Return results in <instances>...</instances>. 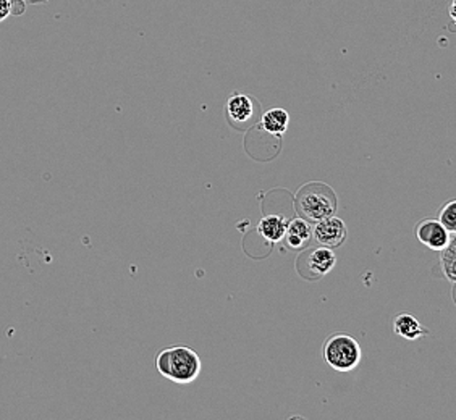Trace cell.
<instances>
[{
  "mask_svg": "<svg viewBox=\"0 0 456 420\" xmlns=\"http://www.w3.org/2000/svg\"><path fill=\"white\" fill-rule=\"evenodd\" d=\"M156 368L170 382L188 385L201 374V358L186 346L166 348L156 356Z\"/></svg>",
  "mask_w": 456,
  "mask_h": 420,
  "instance_id": "6da1fadb",
  "label": "cell"
},
{
  "mask_svg": "<svg viewBox=\"0 0 456 420\" xmlns=\"http://www.w3.org/2000/svg\"><path fill=\"white\" fill-rule=\"evenodd\" d=\"M297 209L306 222H319L334 215L337 210V196L330 186L309 183L297 194Z\"/></svg>",
  "mask_w": 456,
  "mask_h": 420,
  "instance_id": "7a4b0ae2",
  "label": "cell"
},
{
  "mask_svg": "<svg viewBox=\"0 0 456 420\" xmlns=\"http://www.w3.org/2000/svg\"><path fill=\"white\" fill-rule=\"evenodd\" d=\"M322 358L337 372H351L360 366L362 350L360 343L346 333H334L324 343Z\"/></svg>",
  "mask_w": 456,
  "mask_h": 420,
  "instance_id": "3957f363",
  "label": "cell"
},
{
  "mask_svg": "<svg viewBox=\"0 0 456 420\" xmlns=\"http://www.w3.org/2000/svg\"><path fill=\"white\" fill-rule=\"evenodd\" d=\"M337 257L330 247L321 246L298 261V271L307 279H321L334 271Z\"/></svg>",
  "mask_w": 456,
  "mask_h": 420,
  "instance_id": "277c9868",
  "label": "cell"
},
{
  "mask_svg": "<svg viewBox=\"0 0 456 420\" xmlns=\"http://www.w3.org/2000/svg\"><path fill=\"white\" fill-rule=\"evenodd\" d=\"M313 238L319 245L334 249L345 243L346 225L342 219L334 217V215L325 217V219L316 222V227L313 228Z\"/></svg>",
  "mask_w": 456,
  "mask_h": 420,
  "instance_id": "5b68a950",
  "label": "cell"
},
{
  "mask_svg": "<svg viewBox=\"0 0 456 420\" xmlns=\"http://www.w3.org/2000/svg\"><path fill=\"white\" fill-rule=\"evenodd\" d=\"M414 235L421 245L429 247L432 251L444 249L452 238V233H448L437 219L421 220L414 228Z\"/></svg>",
  "mask_w": 456,
  "mask_h": 420,
  "instance_id": "8992f818",
  "label": "cell"
},
{
  "mask_svg": "<svg viewBox=\"0 0 456 420\" xmlns=\"http://www.w3.org/2000/svg\"><path fill=\"white\" fill-rule=\"evenodd\" d=\"M394 332L406 342H418L429 335V330L411 314H398L394 320Z\"/></svg>",
  "mask_w": 456,
  "mask_h": 420,
  "instance_id": "52a82bcc",
  "label": "cell"
},
{
  "mask_svg": "<svg viewBox=\"0 0 456 420\" xmlns=\"http://www.w3.org/2000/svg\"><path fill=\"white\" fill-rule=\"evenodd\" d=\"M228 117L232 122L246 123L249 122L255 115V102L253 99L246 94H232L227 102Z\"/></svg>",
  "mask_w": 456,
  "mask_h": 420,
  "instance_id": "ba28073f",
  "label": "cell"
},
{
  "mask_svg": "<svg viewBox=\"0 0 456 420\" xmlns=\"http://www.w3.org/2000/svg\"><path fill=\"white\" fill-rule=\"evenodd\" d=\"M313 228L305 219H295L287 225V231L283 239H287V245L293 249H301L311 241Z\"/></svg>",
  "mask_w": 456,
  "mask_h": 420,
  "instance_id": "9c48e42d",
  "label": "cell"
},
{
  "mask_svg": "<svg viewBox=\"0 0 456 420\" xmlns=\"http://www.w3.org/2000/svg\"><path fill=\"white\" fill-rule=\"evenodd\" d=\"M287 225H289V222L281 215H267L259 222L257 231L264 239H267L271 243H279L285 237Z\"/></svg>",
  "mask_w": 456,
  "mask_h": 420,
  "instance_id": "30bf717a",
  "label": "cell"
},
{
  "mask_svg": "<svg viewBox=\"0 0 456 420\" xmlns=\"http://www.w3.org/2000/svg\"><path fill=\"white\" fill-rule=\"evenodd\" d=\"M289 123V115L283 109H271L263 115L261 120V128L264 132L273 134V136H281L287 132Z\"/></svg>",
  "mask_w": 456,
  "mask_h": 420,
  "instance_id": "8fae6325",
  "label": "cell"
},
{
  "mask_svg": "<svg viewBox=\"0 0 456 420\" xmlns=\"http://www.w3.org/2000/svg\"><path fill=\"white\" fill-rule=\"evenodd\" d=\"M440 267L452 285L456 283V239L450 238L447 246L444 249H440Z\"/></svg>",
  "mask_w": 456,
  "mask_h": 420,
  "instance_id": "7c38bea8",
  "label": "cell"
},
{
  "mask_svg": "<svg viewBox=\"0 0 456 420\" xmlns=\"http://www.w3.org/2000/svg\"><path fill=\"white\" fill-rule=\"evenodd\" d=\"M440 223L445 227L448 233H456V201L452 199L448 201L442 209L439 210Z\"/></svg>",
  "mask_w": 456,
  "mask_h": 420,
  "instance_id": "4fadbf2b",
  "label": "cell"
},
{
  "mask_svg": "<svg viewBox=\"0 0 456 420\" xmlns=\"http://www.w3.org/2000/svg\"><path fill=\"white\" fill-rule=\"evenodd\" d=\"M15 13L13 12V0H0V23Z\"/></svg>",
  "mask_w": 456,
  "mask_h": 420,
  "instance_id": "5bb4252c",
  "label": "cell"
},
{
  "mask_svg": "<svg viewBox=\"0 0 456 420\" xmlns=\"http://www.w3.org/2000/svg\"><path fill=\"white\" fill-rule=\"evenodd\" d=\"M25 4L28 5H39V4H45V2H49V0H23Z\"/></svg>",
  "mask_w": 456,
  "mask_h": 420,
  "instance_id": "9a60e30c",
  "label": "cell"
}]
</instances>
